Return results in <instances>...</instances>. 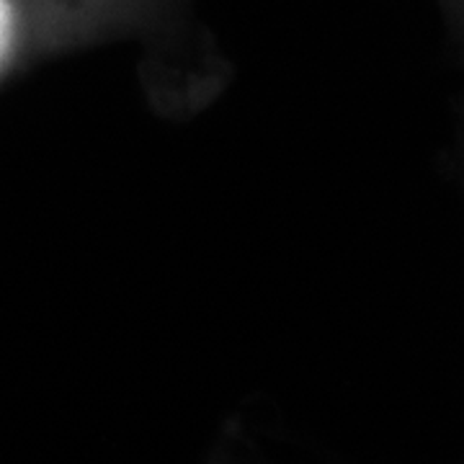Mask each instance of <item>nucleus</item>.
I'll return each mask as SVG.
<instances>
[{
  "instance_id": "f257e3e1",
  "label": "nucleus",
  "mask_w": 464,
  "mask_h": 464,
  "mask_svg": "<svg viewBox=\"0 0 464 464\" xmlns=\"http://www.w3.org/2000/svg\"><path fill=\"white\" fill-rule=\"evenodd\" d=\"M18 14L14 0H0V65L5 63V57L14 50L16 42Z\"/></svg>"
}]
</instances>
